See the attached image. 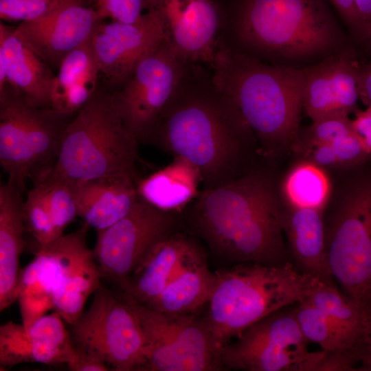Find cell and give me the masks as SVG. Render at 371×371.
Segmentation results:
<instances>
[{
	"label": "cell",
	"instance_id": "1",
	"mask_svg": "<svg viewBox=\"0 0 371 371\" xmlns=\"http://www.w3.org/2000/svg\"><path fill=\"white\" fill-rule=\"evenodd\" d=\"M196 67L189 65L146 144L190 162L203 189H211L249 172L245 155L255 135L212 75H201Z\"/></svg>",
	"mask_w": 371,
	"mask_h": 371
},
{
	"label": "cell",
	"instance_id": "2",
	"mask_svg": "<svg viewBox=\"0 0 371 371\" xmlns=\"http://www.w3.org/2000/svg\"><path fill=\"white\" fill-rule=\"evenodd\" d=\"M186 207L192 230L223 258L273 266L292 262L282 236L284 205L266 171L254 169L203 189Z\"/></svg>",
	"mask_w": 371,
	"mask_h": 371
},
{
	"label": "cell",
	"instance_id": "3",
	"mask_svg": "<svg viewBox=\"0 0 371 371\" xmlns=\"http://www.w3.org/2000/svg\"><path fill=\"white\" fill-rule=\"evenodd\" d=\"M212 70L214 85L236 105L264 156L293 145L303 109L302 68L265 63L219 45Z\"/></svg>",
	"mask_w": 371,
	"mask_h": 371
},
{
	"label": "cell",
	"instance_id": "4",
	"mask_svg": "<svg viewBox=\"0 0 371 371\" xmlns=\"http://www.w3.org/2000/svg\"><path fill=\"white\" fill-rule=\"evenodd\" d=\"M236 30L249 56L273 65L303 68L356 48L326 0H243Z\"/></svg>",
	"mask_w": 371,
	"mask_h": 371
},
{
	"label": "cell",
	"instance_id": "5",
	"mask_svg": "<svg viewBox=\"0 0 371 371\" xmlns=\"http://www.w3.org/2000/svg\"><path fill=\"white\" fill-rule=\"evenodd\" d=\"M215 274L206 320L221 350L264 317L304 300L322 280L299 271L292 262H237Z\"/></svg>",
	"mask_w": 371,
	"mask_h": 371
},
{
	"label": "cell",
	"instance_id": "6",
	"mask_svg": "<svg viewBox=\"0 0 371 371\" xmlns=\"http://www.w3.org/2000/svg\"><path fill=\"white\" fill-rule=\"evenodd\" d=\"M138 144L100 83L67 126L50 172L71 183L117 175L138 181Z\"/></svg>",
	"mask_w": 371,
	"mask_h": 371
},
{
	"label": "cell",
	"instance_id": "7",
	"mask_svg": "<svg viewBox=\"0 0 371 371\" xmlns=\"http://www.w3.org/2000/svg\"><path fill=\"white\" fill-rule=\"evenodd\" d=\"M76 115L29 104L10 85L0 89V164L24 192L55 166L65 131Z\"/></svg>",
	"mask_w": 371,
	"mask_h": 371
},
{
	"label": "cell",
	"instance_id": "8",
	"mask_svg": "<svg viewBox=\"0 0 371 371\" xmlns=\"http://www.w3.org/2000/svg\"><path fill=\"white\" fill-rule=\"evenodd\" d=\"M330 271L361 306L371 297V171L357 175L325 224Z\"/></svg>",
	"mask_w": 371,
	"mask_h": 371
},
{
	"label": "cell",
	"instance_id": "9",
	"mask_svg": "<svg viewBox=\"0 0 371 371\" xmlns=\"http://www.w3.org/2000/svg\"><path fill=\"white\" fill-rule=\"evenodd\" d=\"M138 319L144 339V371H214L224 368L207 322L195 314H166L123 293Z\"/></svg>",
	"mask_w": 371,
	"mask_h": 371
},
{
	"label": "cell",
	"instance_id": "10",
	"mask_svg": "<svg viewBox=\"0 0 371 371\" xmlns=\"http://www.w3.org/2000/svg\"><path fill=\"white\" fill-rule=\"evenodd\" d=\"M282 308L246 328L221 349L224 370H318L325 351L309 352L295 308Z\"/></svg>",
	"mask_w": 371,
	"mask_h": 371
},
{
	"label": "cell",
	"instance_id": "11",
	"mask_svg": "<svg viewBox=\"0 0 371 371\" xmlns=\"http://www.w3.org/2000/svg\"><path fill=\"white\" fill-rule=\"evenodd\" d=\"M70 326L74 345L98 357L111 370H144V336L120 293L101 286L89 308Z\"/></svg>",
	"mask_w": 371,
	"mask_h": 371
},
{
	"label": "cell",
	"instance_id": "12",
	"mask_svg": "<svg viewBox=\"0 0 371 371\" xmlns=\"http://www.w3.org/2000/svg\"><path fill=\"white\" fill-rule=\"evenodd\" d=\"M177 212L160 210L138 195L131 210L97 232L93 249L102 278L122 289L164 238L177 231Z\"/></svg>",
	"mask_w": 371,
	"mask_h": 371
},
{
	"label": "cell",
	"instance_id": "13",
	"mask_svg": "<svg viewBox=\"0 0 371 371\" xmlns=\"http://www.w3.org/2000/svg\"><path fill=\"white\" fill-rule=\"evenodd\" d=\"M190 65L164 39L139 62L128 83L111 93L115 109L139 143H146Z\"/></svg>",
	"mask_w": 371,
	"mask_h": 371
},
{
	"label": "cell",
	"instance_id": "14",
	"mask_svg": "<svg viewBox=\"0 0 371 371\" xmlns=\"http://www.w3.org/2000/svg\"><path fill=\"white\" fill-rule=\"evenodd\" d=\"M89 227L84 223L36 252L52 281L54 310L69 325L78 320L88 298L102 286L101 272L87 242Z\"/></svg>",
	"mask_w": 371,
	"mask_h": 371
},
{
	"label": "cell",
	"instance_id": "15",
	"mask_svg": "<svg viewBox=\"0 0 371 371\" xmlns=\"http://www.w3.org/2000/svg\"><path fill=\"white\" fill-rule=\"evenodd\" d=\"M142 8L157 19L165 40L180 58L212 69L220 18L212 0H143Z\"/></svg>",
	"mask_w": 371,
	"mask_h": 371
},
{
	"label": "cell",
	"instance_id": "16",
	"mask_svg": "<svg viewBox=\"0 0 371 371\" xmlns=\"http://www.w3.org/2000/svg\"><path fill=\"white\" fill-rule=\"evenodd\" d=\"M164 39L160 23L150 12L133 23L102 21L90 40L100 83L111 93L122 89L139 62Z\"/></svg>",
	"mask_w": 371,
	"mask_h": 371
},
{
	"label": "cell",
	"instance_id": "17",
	"mask_svg": "<svg viewBox=\"0 0 371 371\" xmlns=\"http://www.w3.org/2000/svg\"><path fill=\"white\" fill-rule=\"evenodd\" d=\"M357 49L350 48L303 67V109L313 121L359 109Z\"/></svg>",
	"mask_w": 371,
	"mask_h": 371
},
{
	"label": "cell",
	"instance_id": "18",
	"mask_svg": "<svg viewBox=\"0 0 371 371\" xmlns=\"http://www.w3.org/2000/svg\"><path fill=\"white\" fill-rule=\"evenodd\" d=\"M104 20L96 8L74 3L37 20L19 23L14 32L52 69H58L68 54L90 41Z\"/></svg>",
	"mask_w": 371,
	"mask_h": 371
},
{
	"label": "cell",
	"instance_id": "19",
	"mask_svg": "<svg viewBox=\"0 0 371 371\" xmlns=\"http://www.w3.org/2000/svg\"><path fill=\"white\" fill-rule=\"evenodd\" d=\"M62 317L56 311L38 319L29 329L10 321L0 326V368L23 363H67L75 345Z\"/></svg>",
	"mask_w": 371,
	"mask_h": 371
},
{
	"label": "cell",
	"instance_id": "20",
	"mask_svg": "<svg viewBox=\"0 0 371 371\" xmlns=\"http://www.w3.org/2000/svg\"><path fill=\"white\" fill-rule=\"evenodd\" d=\"M203 256V248L192 237L177 230L154 248L120 291L148 305L183 267Z\"/></svg>",
	"mask_w": 371,
	"mask_h": 371
},
{
	"label": "cell",
	"instance_id": "21",
	"mask_svg": "<svg viewBox=\"0 0 371 371\" xmlns=\"http://www.w3.org/2000/svg\"><path fill=\"white\" fill-rule=\"evenodd\" d=\"M137 181L126 175L102 177L71 183L78 216L96 231L124 217L138 199Z\"/></svg>",
	"mask_w": 371,
	"mask_h": 371
},
{
	"label": "cell",
	"instance_id": "22",
	"mask_svg": "<svg viewBox=\"0 0 371 371\" xmlns=\"http://www.w3.org/2000/svg\"><path fill=\"white\" fill-rule=\"evenodd\" d=\"M13 26L0 23V59L6 67V80L31 106L51 107L55 77L52 69L16 34Z\"/></svg>",
	"mask_w": 371,
	"mask_h": 371
},
{
	"label": "cell",
	"instance_id": "23",
	"mask_svg": "<svg viewBox=\"0 0 371 371\" xmlns=\"http://www.w3.org/2000/svg\"><path fill=\"white\" fill-rule=\"evenodd\" d=\"M23 192L12 181L0 186V311L17 300L20 257L26 227Z\"/></svg>",
	"mask_w": 371,
	"mask_h": 371
},
{
	"label": "cell",
	"instance_id": "24",
	"mask_svg": "<svg viewBox=\"0 0 371 371\" xmlns=\"http://www.w3.org/2000/svg\"><path fill=\"white\" fill-rule=\"evenodd\" d=\"M323 211L286 207L282 227L295 269L322 280L333 282L327 259Z\"/></svg>",
	"mask_w": 371,
	"mask_h": 371
},
{
	"label": "cell",
	"instance_id": "25",
	"mask_svg": "<svg viewBox=\"0 0 371 371\" xmlns=\"http://www.w3.org/2000/svg\"><path fill=\"white\" fill-rule=\"evenodd\" d=\"M58 69L52 89L51 107L76 115L100 84L99 68L90 41L68 54Z\"/></svg>",
	"mask_w": 371,
	"mask_h": 371
},
{
	"label": "cell",
	"instance_id": "26",
	"mask_svg": "<svg viewBox=\"0 0 371 371\" xmlns=\"http://www.w3.org/2000/svg\"><path fill=\"white\" fill-rule=\"evenodd\" d=\"M215 281V272L207 265L205 256H201L183 267L146 306L170 315L195 314L208 304Z\"/></svg>",
	"mask_w": 371,
	"mask_h": 371
},
{
	"label": "cell",
	"instance_id": "27",
	"mask_svg": "<svg viewBox=\"0 0 371 371\" xmlns=\"http://www.w3.org/2000/svg\"><path fill=\"white\" fill-rule=\"evenodd\" d=\"M200 174L188 161L175 157L165 168L137 182L139 197L165 211L179 212L199 194Z\"/></svg>",
	"mask_w": 371,
	"mask_h": 371
},
{
	"label": "cell",
	"instance_id": "28",
	"mask_svg": "<svg viewBox=\"0 0 371 371\" xmlns=\"http://www.w3.org/2000/svg\"><path fill=\"white\" fill-rule=\"evenodd\" d=\"M16 301L26 330L49 311L54 310L52 281L43 260L37 253L20 271Z\"/></svg>",
	"mask_w": 371,
	"mask_h": 371
},
{
	"label": "cell",
	"instance_id": "29",
	"mask_svg": "<svg viewBox=\"0 0 371 371\" xmlns=\"http://www.w3.org/2000/svg\"><path fill=\"white\" fill-rule=\"evenodd\" d=\"M280 190L286 207L324 210L330 184L323 168L304 160L288 172Z\"/></svg>",
	"mask_w": 371,
	"mask_h": 371
},
{
	"label": "cell",
	"instance_id": "30",
	"mask_svg": "<svg viewBox=\"0 0 371 371\" xmlns=\"http://www.w3.org/2000/svg\"><path fill=\"white\" fill-rule=\"evenodd\" d=\"M324 313L353 342L355 350L361 330V306L335 286L319 280L304 300ZM356 357V355H355Z\"/></svg>",
	"mask_w": 371,
	"mask_h": 371
},
{
	"label": "cell",
	"instance_id": "31",
	"mask_svg": "<svg viewBox=\"0 0 371 371\" xmlns=\"http://www.w3.org/2000/svg\"><path fill=\"white\" fill-rule=\"evenodd\" d=\"M295 317L300 330L308 342L318 344L328 352H343L355 362L353 342L324 313L306 300L297 304Z\"/></svg>",
	"mask_w": 371,
	"mask_h": 371
},
{
	"label": "cell",
	"instance_id": "32",
	"mask_svg": "<svg viewBox=\"0 0 371 371\" xmlns=\"http://www.w3.org/2000/svg\"><path fill=\"white\" fill-rule=\"evenodd\" d=\"M26 227L38 247L54 241L61 235L57 230L48 199L42 183L34 185L24 201Z\"/></svg>",
	"mask_w": 371,
	"mask_h": 371
},
{
	"label": "cell",
	"instance_id": "33",
	"mask_svg": "<svg viewBox=\"0 0 371 371\" xmlns=\"http://www.w3.org/2000/svg\"><path fill=\"white\" fill-rule=\"evenodd\" d=\"M39 183L45 188L57 230L63 235L78 216L72 183L51 172Z\"/></svg>",
	"mask_w": 371,
	"mask_h": 371
},
{
	"label": "cell",
	"instance_id": "34",
	"mask_svg": "<svg viewBox=\"0 0 371 371\" xmlns=\"http://www.w3.org/2000/svg\"><path fill=\"white\" fill-rule=\"evenodd\" d=\"M82 0H0L1 20L28 22L47 16L56 10Z\"/></svg>",
	"mask_w": 371,
	"mask_h": 371
},
{
	"label": "cell",
	"instance_id": "35",
	"mask_svg": "<svg viewBox=\"0 0 371 371\" xmlns=\"http://www.w3.org/2000/svg\"><path fill=\"white\" fill-rule=\"evenodd\" d=\"M292 146L306 161L319 167L340 166L332 146L328 143L306 137L299 133Z\"/></svg>",
	"mask_w": 371,
	"mask_h": 371
},
{
	"label": "cell",
	"instance_id": "36",
	"mask_svg": "<svg viewBox=\"0 0 371 371\" xmlns=\"http://www.w3.org/2000/svg\"><path fill=\"white\" fill-rule=\"evenodd\" d=\"M96 10L104 19L136 21L143 14V0H97Z\"/></svg>",
	"mask_w": 371,
	"mask_h": 371
},
{
	"label": "cell",
	"instance_id": "37",
	"mask_svg": "<svg viewBox=\"0 0 371 371\" xmlns=\"http://www.w3.org/2000/svg\"><path fill=\"white\" fill-rule=\"evenodd\" d=\"M346 25L350 37L359 54H363L365 40L363 29L357 12L355 0H329Z\"/></svg>",
	"mask_w": 371,
	"mask_h": 371
},
{
	"label": "cell",
	"instance_id": "38",
	"mask_svg": "<svg viewBox=\"0 0 371 371\" xmlns=\"http://www.w3.org/2000/svg\"><path fill=\"white\" fill-rule=\"evenodd\" d=\"M361 306V330L355 354L359 370L371 371V297Z\"/></svg>",
	"mask_w": 371,
	"mask_h": 371
},
{
	"label": "cell",
	"instance_id": "39",
	"mask_svg": "<svg viewBox=\"0 0 371 371\" xmlns=\"http://www.w3.org/2000/svg\"><path fill=\"white\" fill-rule=\"evenodd\" d=\"M67 365L72 371L111 370L98 357L76 346L75 352Z\"/></svg>",
	"mask_w": 371,
	"mask_h": 371
},
{
	"label": "cell",
	"instance_id": "40",
	"mask_svg": "<svg viewBox=\"0 0 371 371\" xmlns=\"http://www.w3.org/2000/svg\"><path fill=\"white\" fill-rule=\"evenodd\" d=\"M359 100L371 106V59L359 58L357 65Z\"/></svg>",
	"mask_w": 371,
	"mask_h": 371
},
{
	"label": "cell",
	"instance_id": "41",
	"mask_svg": "<svg viewBox=\"0 0 371 371\" xmlns=\"http://www.w3.org/2000/svg\"><path fill=\"white\" fill-rule=\"evenodd\" d=\"M364 35L363 56H371V0H355Z\"/></svg>",
	"mask_w": 371,
	"mask_h": 371
},
{
	"label": "cell",
	"instance_id": "42",
	"mask_svg": "<svg viewBox=\"0 0 371 371\" xmlns=\"http://www.w3.org/2000/svg\"><path fill=\"white\" fill-rule=\"evenodd\" d=\"M352 122L356 133L371 153V106L365 110L359 109Z\"/></svg>",
	"mask_w": 371,
	"mask_h": 371
},
{
	"label": "cell",
	"instance_id": "43",
	"mask_svg": "<svg viewBox=\"0 0 371 371\" xmlns=\"http://www.w3.org/2000/svg\"><path fill=\"white\" fill-rule=\"evenodd\" d=\"M82 1H83V0H82ZM94 1H96L97 0H94Z\"/></svg>",
	"mask_w": 371,
	"mask_h": 371
}]
</instances>
